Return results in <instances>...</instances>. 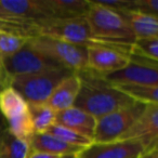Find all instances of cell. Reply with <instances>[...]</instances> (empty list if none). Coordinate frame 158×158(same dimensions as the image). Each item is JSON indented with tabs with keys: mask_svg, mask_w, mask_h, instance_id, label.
<instances>
[{
	"mask_svg": "<svg viewBox=\"0 0 158 158\" xmlns=\"http://www.w3.org/2000/svg\"><path fill=\"white\" fill-rule=\"evenodd\" d=\"M61 65L47 55L33 49L27 44L15 54L0 63V82L2 87L9 85L12 78L37 74L44 70L60 68Z\"/></svg>",
	"mask_w": 158,
	"mask_h": 158,
	"instance_id": "277c9868",
	"label": "cell"
},
{
	"mask_svg": "<svg viewBox=\"0 0 158 158\" xmlns=\"http://www.w3.org/2000/svg\"><path fill=\"white\" fill-rule=\"evenodd\" d=\"M158 37L135 39L130 52L142 55L146 59L158 61ZM129 52V53H130Z\"/></svg>",
	"mask_w": 158,
	"mask_h": 158,
	"instance_id": "cb8c5ba5",
	"label": "cell"
},
{
	"mask_svg": "<svg viewBox=\"0 0 158 158\" xmlns=\"http://www.w3.org/2000/svg\"><path fill=\"white\" fill-rule=\"evenodd\" d=\"M2 88V85H1V82H0V89Z\"/></svg>",
	"mask_w": 158,
	"mask_h": 158,
	"instance_id": "f546056e",
	"label": "cell"
},
{
	"mask_svg": "<svg viewBox=\"0 0 158 158\" xmlns=\"http://www.w3.org/2000/svg\"><path fill=\"white\" fill-rule=\"evenodd\" d=\"M59 157H60V156L51 155V154H47V153H42V152L29 149L26 158H59Z\"/></svg>",
	"mask_w": 158,
	"mask_h": 158,
	"instance_id": "484cf974",
	"label": "cell"
},
{
	"mask_svg": "<svg viewBox=\"0 0 158 158\" xmlns=\"http://www.w3.org/2000/svg\"><path fill=\"white\" fill-rule=\"evenodd\" d=\"M131 10L158 16V0H132Z\"/></svg>",
	"mask_w": 158,
	"mask_h": 158,
	"instance_id": "d4e9b609",
	"label": "cell"
},
{
	"mask_svg": "<svg viewBox=\"0 0 158 158\" xmlns=\"http://www.w3.org/2000/svg\"><path fill=\"white\" fill-rule=\"evenodd\" d=\"M53 20L85 16L90 8L89 0H44Z\"/></svg>",
	"mask_w": 158,
	"mask_h": 158,
	"instance_id": "ac0fdd59",
	"label": "cell"
},
{
	"mask_svg": "<svg viewBox=\"0 0 158 158\" xmlns=\"http://www.w3.org/2000/svg\"><path fill=\"white\" fill-rule=\"evenodd\" d=\"M74 73L76 72L64 67L52 68L37 74L12 78L8 86L18 91L28 104L46 103L57 85Z\"/></svg>",
	"mask_w": 158,
	"mask_h": 158,
	"instance_id": "3957f363",
	"label": "cell"
},
{
	"mask_svg": "<svg viewBox=\"0 0 158 158\" xmlns=\"http://www.w3.org/2000/svg\"><path fill=\"white\" fill-rule=\"evenodd\" d=\"M114 87L134 102L143 104H158V86L120 85Z\"/></svg>",
	"mask_w": 158,
	"mask_h": 158,
	"instance_id": "44dd1931",
	"label": "cell"
},
{
	"mask_svg": "<svg viewBox=\"0 0 158 158\" xmlns=\"http://www.w3.org/2000/svg\"><path fill=\"white\" fill-rule=\"evenodd\" d=\"M146 105L140 102H132L125 107L97 119L93 143L118 141L142 115Z\"/></svg>",
	"mask_w": 158,
	"mask_h": 158,
	"instance_id": "52a82bcc",
	"label": "cell"
},
{
	"mask_svg": "<svg viewBox=\"0 0 158 158\" xmlns=\"http://www.w3.org/2000/svg\"><path fill=\"white\" fill-rule=\"evenodd\" d=\"M80 85L81 81L78 74L74 73L57 85L46 103L55 113L63 112L67 108L73 107L80 90Z\"/></svg>",
	"mask_w": 158,
	"mask_h": 158,
	"instance_id": "9a60e30c",
	"label": "cell"
},
{
	"mask_svg": "<svg viewBox=\"0 0 158 158\" xmlns=\"http://www.w3.org/2000/svg\"><path fill=\"white\" fill-rule=\"evenodd\" d=\"M129 24L131 31H133L135 39L158 37V19L157 16L143 13L135 10L117 12Z\"/></svg>",
	"mask_w": 158,
	"mask_h": 158,
	"instance_id": "e0dca14e",
	"label": "cell"
},
{
	"mask_svg": "<svg viewBox=\"0 0 158 158\" xmlns=\"http://www.w3.org/2000/svg\"><path fill=\"white\" fill-rule=\"evenodd\" d=\"M38 36H46L86 48L95 46L86 15L67 20H50L41 23L38 26Z\"/></svg>",
	"mask_w": 158,
	"mask_h": 158,
	"instance_id": "ba28073f",
	"label": "cell"
},
{
	"mask_svg": "<svg viewBox=\"0 0 158 158\" xmlns=\"http://www.w3.org/2000/svg\"><path fill=\"white\" fill-rule=\"evenodd\" d=\"M28 41V38L0 31V63L15 54Z\"/></svg>",
	"mask_w": 158,
	"mask_h": 158,
	"instance_id": "603a6c76",
	"label": "cell"
},
{
	"mask_svg": "<svg viewBox=\"0 0 158 158\" xmlns=\"http://www.w3.org/2000/svg\"><path fill=\"white\" fill-rule=\"evenodd\" d=\"M29 149V141L15 138L9 130L0 139V158H26Z\"/></svg>",
	"mask_w": 158,
	"mask_h": 158,
	"instance_id": "ffe728a7",
	"label": "cell"
},
{
	"mask_svg": "<svg viewBox=\"0 0 158 158\" xmlns=\"http://www.w3.org/2000/svg\"><path fill=\"white\" fill-rule=\"evenodd\" d=\"M0 113L7 121L10 133L18 139L31 140L35 132L28 103L10 86L0 89Z\"/></svg>",
	"mask_w": 158,
	"mask_h": 158,
	"instance_id": "5b68a950",
	"label": "cell"
},
{
	"mask_svg": "<svg viewBox=\"0 0 158 158\" xmlns=\"http://www.w3.org/2000/svg\"><path fill=\"white\" fill-rule=\"evenodd\" d=\"M158 66L130 62L118 72L100 75L112 86L120 85H146L158 86Z\"/></svg>",
	"mask_w": 158,
	"mask_h": 158,
	"instance_id": "7c38bea8",
	"label": "cell"
},
{
	"mask_svg": "<svg viewBox=\"0 0 158 158\" xmlns=\"http://www.w3.org/2000/svg\"><path fill=\"white\" fill-rule=\"evenodd\" d=\"M119 140L141 143L144 153L158 148V104H147L142 115Z\"/></svg>",
	"mask_w": 158,
	"mask_h": 158,
	"instance_id": "9c48e42d",
	"label": "cell"
},
{
	"mask_svg": "<svg viewBox=\"0 0 158 158\" xmlns=\"http://www.w3.org/2000/svg\"><path fill=\"white\" fill-rule=\"evenodd\" d=\"M59 158H78V155H75V154H70V155H63V156H60Z\"/></svg>",
	"mask_w": 158,
	"mask_h": 158,
	"instance_id": "f1b7e54d",
	"label": "cell"
},
{
	"mask_svg": "<svg viewBox=\"0 0 158 158\" xmlns=\"http://www.w3.org/2000/svg\"><path fill=\"white\" fill-rule=\"evenodd\" d=\"M28 44L64 68L76 73L87 68L86 47L67 44L46 36L31 38L28 39Z\"/></svg>",
	"mask_w": 158,
	"mask_h": 158,
	"instance_id": "8992f818",
	"label": "cell"
},
{
	"mask_svg": "<svg viewBox=\"0 0 158 158\" xmlns=\"http://www.w3.org/2000/svg\"><path fill=\"white\" fill-rule=\"evenodd\" d=\"M47 132L56 136L57 139H60L63 142L74 145V146L87 148L91 144H93V140H91V139L86 138V136L79 134L78 132L74 131V130H70L68 128L63 127V126L56 125V123H54Z\"/></svg>",
	"mask_w": 158,
	"mask_h": 158,
	"instance_id": "7402d4cb",
	"label": "cell"
},
{
	"mask_svg": "<svg viewBox=\"0 0 158 158\" xmlns=\"http://www.w3.org/2000/svg\"><path fill=\"white\" fill-rule=\"evenodd\" d=\"M0 7L21 22L35 26L53 20L44 0H0Z\"/></svg>",
	"mask_w": 158,
	"mask_h": 158,
	"instance_id": "8fae6325",
	"label": "cell"
},
{
	"mask_svg": "<svg viewBox=\"0 0 158 158\" xmlns=\"http://www.w3.org/2000/svg\"><path fill=\"white\" fill-rule=\"evenodd\" d=\"M77 74L81 85L74 106L88 113L95 119L134 102L108 84L99 74L89 69L77 72Z\"/></svg>",
	"mask_w": 158,
	"mask_h": 158,
	"instance_id": "6da1fadb",
	"label": "cell"
},
{
	"mask_svg": "<svg viewBox=\"0 0 158 158\" xmlns=\"http://www.w3.org/2000/svg\"><path fill=\"white\" fill-rule=\"evenodd\" d=\"M90 2L86 14L95 46L117 49L129 54L135 41V36L128 22L117 12Z\"/></svg>",
	"mask_w": 158,
	"mask_h": 158,
	"instance_id": "7a4b0ae2",
	"label": "cell"
},
{
	"mask_svg": "<svg viewBox=\"0 0 158 158\" xmlns=\"http://www.w3.org/2000/svg\"><path fill=\"white\" fill-rule=\"evenodd\" d=\"M138 158H158V148L152 149L149 152H145L142 155H140Z\"/></svg>",
	"mask_w": 158,
	"mask_h": 158,
	"instance_id": "83f0119b",
	"label": "cell"
},
{
	"mask_svg": "<svg viewBox=\"0 0 158 158\" xmlns=\"http://www.w3.org/2000/svg\"><path fill=\"white\" fill-rule=\"evenodd\" d=\"M6 131H8V125L6 119L3 118V116L0 113V139L2 138V135L6 133Z\"/></svg>",
	"mask_w": 158,
	"mask_h": 158,
	"instance_id": "4316f807",
	"label": "cell"
},
{
	"mask_svg": "<svg viewBox=\"0 0 158 158\" xmlns=\"http://www.w3.org/2000/svg\"><path fill=\"white\" fill-rule=\"evenodd\" d=\"M35 133H44L55 123L56 113L47 103L28 104Z\"/></svg>",
	"mask_w": 158,
	"mask_h": 158,
	"instance_id": "d6986e66",
	"label": "cell"
},
{
	"mask_svg": "<svg viewBox=\"0 0 158 158\" xmlns=\"http://www.w3.org/2000/svg\"><path fill=\"white\" fill-rule=\"evenodd\" d=\"M55 123L74 130L79 134L93 140L97 127V119L88 113L73 106L63 112L56 113Z\"/></svg>",
	"mask_w": 158,
	"mask_h": 158,
	"instance_id": "5bb4252c",
	"label": "cell"
},
{
	"mask_svg": "<svg viewBox=\"0 0 158 158\" xmlns=\"http://www.w3.org/2000/svg\"><path fill=\"white\" fill-rule=\"evenodd\" d=\"M130 63L128 53L104 46L87 48V68L99 75L118 72Z\"/></svg>",
	"mask_w": 158,
	"mask_h": 158,
	"instance_id": "30bf717a",
	"label": "cell"
},
{
	"mask_svg": "<svg viewBox=\"0 0 158 158\" xmlns=\"http://www.w3.org/2000/svg\"><path fill=\"white\" fill-rule=\"evenodd\" d=\"M29 145H31V149H34V151L56 156L70 155V154L79 155L85 149L82 147L67 144L48 132L34 133V135L29 140Z\"/></svg>",
	"mask_w": 158,
	"mask_h": 158,
	"instance_id": "2e32d148",
	"label": "cell"
},
{
	"mask_svg": "<svg viewBox=\"0 0 158 158\" xmlns=\"http://www.w3.org/2000/svg\"><path fill=\"white\" fill-rule=\"evenodd\" d=\"M144 147L136 141L118 140L108 143H93L78 155V158H138Z\"/></svg>",
	"mask_w": 158,
	"mask_h": 158,
	"instance_id": "4fadbf2b",
	"label": "cell"
}]
</instances>
